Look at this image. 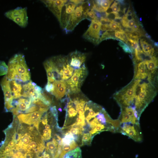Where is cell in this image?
I'll use <instances>...</instances> for the list:
<instances>
[{"instance_id": "obj_12", "label": "cell", "mask_w": 158, "mask_h": 158, "mask_svg": "<svg viewBox=\"0 0 158 158\" xmlns=\"http://www.w3.org/2000/svg\"><path fill=\"white\" fill-rule=\"evenodd\" d=\"M81 4L76 5L68 25L63 30L66 33L72 31L80 21L86 19V15L84 11Z\"/></svg>"}, {"instance_id": "obj_5", "label": "cell", "mask_w": 158, "mask_h": 158, "mask_svg": "<svg viewBox=\"0 0 158 158\" xmlns=\"http://www.w3.org/2000/svg\"><path fill=\"white\" fill-rule=\"evenodd\" d=\"M58 114L55 106H50L42 116L37 129L44 141L49 140L58 126Z\"/></svg>"}, {"instance_id": "obj_31", "label": "cell", "mask_w": 158, "mask_h": 158, "mask_svg": "<svg viewBox=\"0 0 158 158\" xmlns=\"http://www.w3.org/2000/svg\"><path fill=\"white\" fill-rule=\"evenodd\" d=\"M110 8L112 11L114 13H118L121 10V6L118 3L117 0H116L114 1L111 6Z\"/></svg>"}, {"instance_id": "obj_10", "label": "cell", "mask_w": 158, "mask_h": 158, "mask_svg": "<svg viewBox=\"0 0 158 158\" xmlns=\"http://www.w3.org/2000/svg\"><path fill=\"white\" fill-rule=\"evenodd\" d=\"M86 31L83 35V37L88 41L97 44L99 41L102 32L100 27L102 23L98 20H92Z\"/></svg>"}, {"instance_id": "obj_28", "label": "cell", "mask_w": 158, "mask_h": 158, "mask_svg": "<svg viewBox=\"0 0 158 158\" xmlns=\"http://www.w3.org/2000/svg\"><path fill=\"white\" fill-rule=\"evenodd\" d=\"M127 40L129 44L133 50L140 48L138 44V42L130 39L128 38L127 39Z\"/></svg>"}, {"instance_id": "obj_13", "label": "cell", "mask_w": 158, "mask_h": 158, "mask_svg": "<svg viewBox=\"0 0 158 158\" xmlns=\"http://www.w3.org/2000/svg\"><path fill=\"white\" fill-rule=\"evenodd\" d=\"M13 100L12 106L13 107L10 112L13 116H18L24 114L25 111L29 108L32 104L30 98L21 97Z\"/></svg>"}, {"instance_id": "obj_30", "label": "cell", "mask_w": 158, "mask_h": 158, "mask_svg": "<svg viewBox=\"0 0 158 158\" xmlns=\"http://www.w3.org/2000/svg\"><path fill=\"white\" fill-rule=\"evenodd\" d=\"M8 67L4 61H0V75L6 74Z\"/></svg>"}, {"instance_id": "obj_19", "label": "cell", "mask_w": 158, "mask_h": 158, "mask_svg": "<svg viewBox=\"0 0 158 158\" xmlns=\"http://www.w3.org/2000/svg\"><path fill=\"white\" fill-rule=\"evenodd\" d=\"M134 65L133 79L141 80L147 78L148 73L144 61L134 64Z\"/></svg>"}, {"instance_id": "obj_1", "label": "cell", "mask_w": 158, "mask_h": 158, "mask_svg": "<svg viewBox=\"0 0 158 158\" xmlns=\"http://www.w3.org/2000/svg\"><path fill=\"white\" fill-rule=\"evenodd\" d=\"M4 132L14 140L15 147L40 156L45 149L44 141L34 126L20 123L16 116Z\"/></svg>"}, {"instance_id": "obj_14", "label": "cell", "mask_w": 158, "mask_h": 158, "mask_svg": "<svg viewBox=\"0 0 158 158\" xmlns=\"http://www.w3.org/2000/svg\"><path fill=\"white\" fill-rule=\"evenodd\" d=\"M4 98V107L6 112L11 111L13 109L12 103L14 99L9 85V80L5 76L1 82Z\"/></svg>"}, {"instance_id": "obj_36", "label": "cell", "mask_w": 158, "mask_h": 158, "mask_svg": "<svg viewBox=\"0 0 158 158\" xmlns=\"http://www.w3.org/2000/svg\"><path fill=\"white\" fill-rule=\"evenodd\" d=\"M133 13L132 12V11L131 10L129 9L127 11L126 14L125 15L127 16H133Z\"/></svg>"}, {"instance_id": "obj_38", "label": "cell", "mask_w": 158, "mask_h": 158, "mask_svg": "<svg viewBox=\"0 0 158 158\" xmlns=\"http://www.w3.org/2000/svg\"><path fill=\"white\" fill-rule=\"evenodd\" d=\"M154 46H155L156 47H158V42H155L154 43Z\"/></svg>"}, {"instance_id": "obj_23", "label": "cell", "mask_w": 158, "mask_h": 158, "mask_svg": "<svg viewBox=\"0 0 158 158\" xmlns=\"http://www.w3.org/2000/svg\"><path fill=\"white\" fill-rule=\"evenodd\" d=\"M62 158H82L81 150L78 147L67 152Z\"/></svg>"}, {"instance_id": "obj_34", "label": "cell", "mask_w": 158, "mask_h": 158, "mask_svg": "<svg viewBox=\"0 0 158 158\" xmlns=\"http://www.w3.org/2000/svg\"><path fill=\"white\" fill-rule=\"evenodd\" d=\"M69 1L72 3H73L76 5L81 4L85 1L84 0H70Z\"/></svg>"}, {"instance_id": "obj_21", "label": "cell", "mask_w": 158, "mask_h": 158, "mask_svg": "<svg viewBox=\"0 0 158 158\" xmlns=\"http://www.w3.org/2000/svg\"><path fill=\"white\" fill-rule=\"evenodd\" d=\"M9 80V85L14 99L21 97L22 86L21 84L13 80Z\"/></svg>"}, {"instance_id": "obj_4", "label": "cell", "mask_w": 158, "mask_h": 158, "mask_svg": "<svg viewBox=\"0 0 158 158\" xmlns=\"http://www.w3.org/2000/svg\"><path fill=\"white\" fill-rule=\"evenodd\" d=\"M50 68L55 81H66L72 75L74 70L70 65L67 56L59 55L45 61Z\"/></svg>"}, {"instance_id": "obj_15", "label": "cell", "mask_w": 158, "mask_h": 158, "mask_svg": "<svg viewBox=\"0 0 158 158\" xmlns=\"http://www.w3.org/2000/svg\"><path fill=\"white\" fill-rule=\"evenodd\" d=\"M49 9L60 21L61 14L63 7L68 1L66 0H41Z\"/></svg>"}, {"instance_id": "obj_6", "label": "cell", "mask_w": 158, "mask_h": 158, "mask_svg": "<svg viewBox=\"0 0 158 158\" xmlns=\"http://www.w3.org/2000/svg\"><path fill=\"white\" fill-rule=\"evenodd\" d=\"M141 81L133 79L126 85L114 93L113 98L121 108L134 107L136 89Z\"/></svg>"}, {"instance_id": "obj_17", "label": "cell", "mask_w": 158, "mask_h": 158, "mask_svg": "<svg viewBox=\"0 0 158 158\" xmlns=\"http://www.w3.org/2000/svg\"><path fill=\"white\" fill-rule=\"evenodd\" d=\"M76 5L69 1L66 3L62 9L60 21L61 28L64 30L68 25Z\"/></svg>"}, {"instance_id": "obj_16", "label": "cell", "mask_w": 158, "mask_h": 158, "mask_svg": "<svg viewBox=\"0 0 158 158\" xmlns=\"http://www.w3.org/2000/svg\"><path fill=\"white\" fill-rule=\"evenodd\" d=\"M86 56V54L76 50L67 56L68 62L74 70L79 69L84 64Z\"/></svg>"}, {"instance_id": "obj_29", "label": "cell", "mask_w": 158, "mask_h": 158, "mask_svg": "<svg viewBox=\"0 0 158 158\" xmlns=\"http://www.w3.org/2000/svg\"><path fill=\"white\" fill-rule=\"evenodd\" d=\"M86 19L90 20H99L97 17L96 11L93 9H91L87 13Z\"/></svg>"}, {"instance_id": "obj_39", "label": "cell", "mask_w": 158, "mask_h": 158, "mask_svg": "<svg viewBox=\"0 0 158 158\" xmlns=\"http://www.w3.org/2000/svg\"><path fill=\"white\" fill-rule=\"evenodd\" d=\"M38 158H41V156H40Z\"/></svg>"}, {"instance_id": "obj_32", "label": "cell", "mask_w": 158, "mask_h": 158, "mask_svg": "<svg viewBox=\"0 0 158 158\" xmlns=\"http://www.w3.org/2000/svg\"><path fill=\"white\" fill-rule=\"evenodd\" d=\"M100 30L101 31H103L111 29L108 24L104 23L101 24L100 27Z\"/></svg>"}, {"instance_id": "obj_20", "label": "cell", "mask_w": 158, "mask_h": 158, "mask_svg": "<svg viewBox=\"0 0 158 158\" xmlns=\"http://www.w3.org/2000/svg\"><path fill=\"white\" fill-rule=\"evenodd\" d=\"M51 141H48L45 146V150L53 158L57 149L59 142L61 140H59L55 135Z\"/></svg>"}, {"instance_id": "obj_26", "label": "cell", "mask_w": 158, "mask_h": 158, "mask_svg": "<svg viewBox=\"0 0 158 158\" xmlns=\"http://www.w3.org/2000/svg\"><path fill=\"white\" fill-rule=\"evenodd\" d=\"M115 32V30H109L104 32L100 37L99 41V43L102 41L108 39H116L114 36Z\"/></svg>"}, {"instance_id": "obj_11", "label": "cell", "mask_w": 158, "mask_h": 158, "mask_svg": "<svg viewBox=\"0 0 158 158\" xmlns=\"http://www.w3.org/2000/svg\"><path fill=\"white\" fill-rule=\"evenodd\" d=\"M119 133L128 136L135 142H140L142 140L139 124H133L128 123L122 124Z\"/></svg>"}, {"instance_id": "obj_22", "label": "cell", "mask_w": 158, "mask_h": 158, "mask_svg": "<svg viewBox=\"0 0 158 158\" xmlns=\"http://www.w3.org/2000/svg\"><path fill=\"white\" fill-rule=\"evenodd\" d=\"M32 81L30 80L29 82L24 84L22 86L21 97L30 98L31 95L35 90L32 84Z\"/></svg>"}, {"instance_id": "obj_27", "label": "cell", "mask_w": 158, "mask_h": 158, "mask_svg": "<svg viewBox=\"0 0 158 158\" xmlns=\"http://www.w3.org/2000/svg\"><path fill=\"white\" fill-rule=\"evenodd\" d=\"M113 0H95L94 1L97 4L100 6L106 12L109 7Z\"/></svg>"}, {"instance_id": "obj_33", "label": "cell", "mask_w": 158, "mask_h": 158, "mask_svg": "<svg viewBox=\"0 0 158 158\" xmlns=\"http://www.w3.org/2000/svg\"><path fill=\"white\" fill-rule=\"evenodd\" d=\"M40 156L41 158H51V155L45 150Z\"/></svg>"}, {"instance_id": "obj_3", "label": "cell", "mask_w": 158, "mask_h": 158, "mask_svg": "<svg viewBox=\"0 0 158 158\" xmlns=\"http://www.w3.org/2000/svg\"><path fill=\"white\" fill-rule=\"evenodd\" d=\"M157 95V88L152 83L144 82L139 84L136 90L134 107L139 118Z\"/></svg>"}, {"instance_id": "obj_18", "label": "cell", "mask_w": 158, "mask_h": 158, "mask_svg": "<svg viewBox=\"0 0 158 158\" xmlns=\"http://www.w3.org/2000/svg\"><path fill=\"white\" fill-rule=\"evenodd\" d=\"M52 84L54 88L51 94L54 95L57 100L61 101L68 92L66 81L63 80L55 81Z\"/></svg>"}, {"instance_id": "obj_25", "label": "cell", "mask_w": 158, "mask_h": 158, "mask_svg": "<svg viewBox=\"0 0 158 158\" xmlns=\"http://www.w3.org/2000/svg\"><path fill=\"white\" fill-rule=\"evenodd\" d=\"M121 109V112L118 119L121 124L125 123H131V118L130 116L124 109L122 108Z\"/></svg>"}, {"instance_id": "obj_35", "label": "cell", "mask_w": 158, "mask_h": 158, "mask_svg": "<svg viewBox=\"0 0 158 158\" xmlns=\"http://www.w3.org/2000/svg\"><path fill=\"white\" fill-rule=\"evenodd\" d=\"M34 89L35 90L39 92H42L43 90L41 87L37 85L34 86Z\"/></svg>"}, {"instance_id": "obj_7", "label": "cell", "mask_w": 158, "mask_h": 158, "mask_svg": "<svg viewBox=\"0 0 158 158\" xmlns=\"http://www.w3.org/2000/svg\"><path fill=\"white\" fill-rule=\"evenodd\" d=\"M88 74V70L85 64L80 68L75 70L72 76L66 81L68 93L74 94L80 92L81 86Z\"/></svg>"}, {"instance_id": "obj_24", "label": "cell", "mask_w": 158, "mask_h": 158, "mask_svg": "<svg viewBox=\"0 0 158 158\" xmlns=\"http://www.w3.org/2000/svg\"><path fill=\"white\" fill-rule=\"evenodd\" d=\"M94 137L88 132H83L81 138V146L90 145Z\"/></svg>"}, {"instance_id": "obj_37", "label": "cell", "mask_w": 158, "mask_h": 158, "mask_svg": "<svg viewBox=\"0 0 158 158\" xmlns=\"http://www.w3.org/2000/svg\"><path fill=\"white\" fill-rule=\"evenodd\" d=\"M145 37L148 39H151V36L149 35L148 34H147V33H146L145 34Z\"/></svg>"}, {"instance_id": "obj_8", "label": "cell", "mask_w": 158, "mask_h": 158, "mask_svg": "<svg viewBox=\"0 0 158 158\" xmlns=\"http://www.w3.org/2000/svg\"><path fill=\"white\" fill-rule=\"evenodd\" d=\"M4 15L21 28H25L28 25V17L26 7H18L6 12Z\"/></svg>"}, {"instance_id": "obj_2", "label": "cell", "mask_w": 158, "mask_h": 158, "mask_svg": "<svg viewBox=\"0 0 158 158\" xmlns=\"http://www.w3.org/2000/svg\"><path fill=\"white\" fill-rule=\"evenodd\" d=\"M6 76L9 80L16 81L21 84L29 82L30 79V70L23 54H15L9 60Z\"/></svg>"}, {"instance_id": "obj_9", "label": "cell", "mask_w": 158, "mask_h": 158, "mask_svg": "<svg viewBox=\"0 0 158 158\" xmlns=\"http://www.w3.org/2000/svg\"><path fill=\"white\" fill-rule=\"evenodd\" d=\"M49 108H40L35 111L28 114H21L17 117L20 123L33 126L37 129L42 116Z\"/></svg>"}]
</instances>
